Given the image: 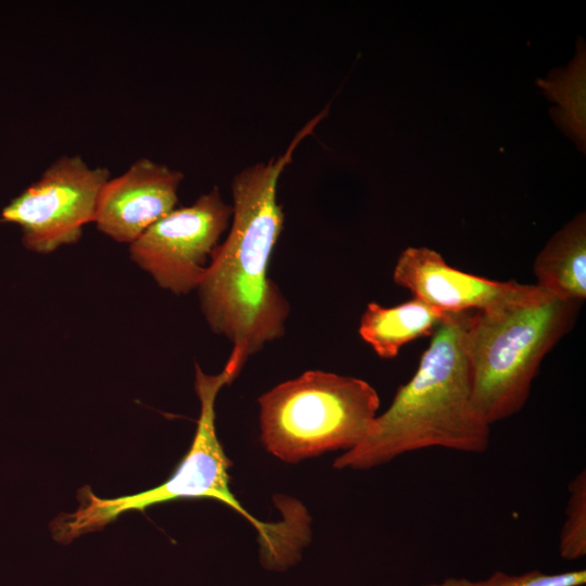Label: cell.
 Returning a JSON list of instances; mask_svg holds the SVG:
<instances>
[{"label":"cell","instance_id":"6da1fadb","mask_svg":"<svg viewBox=\"0 0 586 586\" xmlns=\"http://www.w3.org/2000/svg\"><path fill=\"white\" fill-rule=\"evenodd\" d=\"M323 109L300 129L285 151L240 170L232 179V216L198 288L204 318L231 344L242 366L284 334L290 304L269 277V264L284 225L278 182L298 144L327 115Z\"/></svg>","mask_w":586,"mask_h":586},{"label":"cell","instance_id":"7a4b0ae2","mask_svg":"<svg viewBox=\"0 0 586 586\" xmlns=\"http://www.w3.org/2000/svg\"><path fill=\"white\" fill-rule=\"evenodd\" d=\"M240 372L238 366L228 360L216 374L203 372L196 364L194 386L200 416L191 446L173 474L156 487L116 498H100L89 486L81 487L76 511L61 513L50 524L53 538L68 544L84 534L102 530L132 510L143 511L181 498H207L228 506L253 525L265 568L281 571L297 562L309 540V518L303 506L294 502L280 521L264 522L245 509L230 488L232 463L217 435L215 403L219 391Z\"/></svg>","mask_w":586,"mask_h":586},{"label":"cell","instance_id":"3957f363","mask_svg":"<svg viewBox=\"0 0 586 586\" xmlns=\"http://www.w3.org/2000/svg\"><path fill=\"white\" fill-rule=\"evenodd\" d=\"M471 311L449 314L432 334L418 368L378 415L367 437L334 461L335 469L368 470L404 454L440 447L481 454L491 425L473 405L462 333Z\"/></svg>","mask_w":586,"mask_h":586},{"label":"cell","instance_id":"277c9868","mask_svg":"<svg viewBox=\"0 0 586 586\" xmlns=\"http://www.w3.org/2000/svg\"><path fill=\"white\" fill-rule=\"evenodd\" d=\"M582 304L547 296L469 314L462 347L472 400L489 425L524 407L543 359L571 331Z\"/></svg>","mask_w":586,"mask_h":586},{"label":"cell","instance_id":"5b68a950","mask_svg":"<svg viewBox=\"0 0 586 586\" xmlns=\"http://www.w3.org/2000/svg\"><path fill=\"white\" fill-rule=\"evenodd\" d=\"M258 406L262 444L296 463L356 447L372 429L380 398L362 379L308 370L260 395Z\"/></svg>","mask_w":586,"mask_h":586},{"label":"cell","instance_id":"8992f818","mask_svg":"<svg viewBox=\"0 0 586 586\" xmlns=\"http://www.w3.org/2000/svg\"><path fill=\"white\" fill-rule=\"evenodd\" d=\"M111 178L105 167H91L79 155L51 163L2 211V219L17 225L24 246L48 254L76 243L93 222L100 192Z\"/></svg>","mask_w":586,"mask_h":586},{"label":"cell","instance_id":"52a82bcc","mask_svg":"<svg viewBox=\"0 0 586 586\" xmlns=\"http://www.w3.org/2000/svg\"><path fill=\"white\" fill-rule=\"evenodd\" d=\"M231 216V205L214 187L153 224L129 244L130 258L162 289L188 294L200 286Z\"/></svg>","mask_w":586,"mask_h":586},{"label":"cell","instance_id":"ba28073f","mask_svg":"<svg viewBox=\"0 0 586 586\" xmlns=\"http://www.w3.org/2000/svg\"><path fill=\"white\" fill-rule=\"evenodd\" d=\"M394 282L413 297L447 314L484 310L550 296L536 284L496 281L461 271L429 247H406L393 270Z\"/></svg>","mask_w":586,"mask_h":586},{"label":"cell","instance_id":"9c48e42d","mask_svg":"<svg viewBox=\"0 0 586 586\" xmlns=\"http://www.w3.org/2000/svg\"><path fill=\"white\" fill-rule=\"evenodd\" d=\"M183 174L146 157L103 186L93 222L99 231L131 244L176 208Z\"/></svg>","mask_w":586,"mask_h":586},{"label":"cell","instance_id":"30bf717a","mask_svg":"<svg viewBox=\"0 0 586 586\" xmlns=\"http://www.w3.org/2000/svg\"><path fill=\"white\" fill-rule=\"evenodd\" d=\"M536 285L552 297L586 298V214H577L558 230L535 258Z\"/></svg>","mask_w":586,"mask_h":586},{"label":"cell","instance_id":"8fae6325","mask_svg":"<svg viewBox=\"0 0 586 586\" xmlns=\"http://www.w3.org/2000/svg\"><path fill=\"white\" fill-rule=\"evenodd\" d=\"M448 315L416 297L392 307L371 302L358 332L380 358L391 359L407 343L432 335Z\"/></svg>","mask_w":586,"mask_h":586},{"label":"cell","instance_id":"7c38bea8","mask_svg":"<svg viewBox=\"0 0 586 586\" xmlns=\"http://www.w3.org/2000/svg\"><path fill=\"white\" fill-rule=\"evenodd\" d=\"M548 100L556 104L550 114L556 125L578 150L586 146V48L578 39L574 59L565 68L551 71L536 80Z\"/></svg>","mask_w":586,"mask_h":586},{"label":"cell","instance_id":"4fadbf2b","mask_svg":"<svg viewBox=\"0 0 586 586\" xmlns=\"http://www.w3.org/2000/svg\"><path fill=\"white\" fill-rule=\"evenodd\" d=\"M565 520L559 550L563 559L576 560L586 555V474L583 470L569 485Z\"/></svg>","mask_w":586,"mask_h":586},{"label":"cell","instance_id":"5bb4252c","mask_svg":"<svg viewBox=\"0 0 586 586\" xmlns=\"http://www.w3.org/2000/svg\"><path fill=\"white\" fill-rule=\"evenodd\" d=\"M585 583V570L557 574H546L534 570L521 575H508L504 572L496 571L487 579L476 582L467 578L449 577L442 583L421 586H582Z\"/></svg>","mask_w":586,"mask_h":586}]
</instances>
